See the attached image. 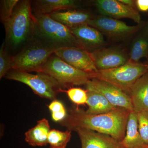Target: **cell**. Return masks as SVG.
I'll return each instance as SVG.
<instances>
[{"instance_id": "7c38bea8", "label": "cell", "mask_w": 148, "mask_h": 148, "mask_svg": "<svg viewBox=\"0 0 148 148\" xmlns=\"http://www.w3.org/2000/svg\"><path fill=\"white\" fill-rule=\"evenodd\" d=\"M90 52L98 71L117 68L126 64L129 60L123 52L116 49H99Z\"/></svg>"}, {"instance_id": "9c48e42d", "label": "cell", "mask_w": 148, "mask_h": 148, "mask_svg": "<svg viewBox=\"0 0 148 148\" xmlns=\"http://www.w3.org/2000/svg\"><path fill=\"white\" fill-rule=\"evenodd\" d=\"M86 90H94L101 93L110 103L116 107L134 111L130 96L110 83L92 78L86 83Z\"/></svg>"}, {"instance_id": "d4e9b609", "label": "cell", "mask_w": 148, "mask_h": 148, "mask_svg": "<svg viewBox=\"0 0 148 148\" xmlns=\"http://www.w3.org/2000/svg\"><path fill=\"white\" fill-rule=\"evenodd\" d=\"M69 99L77 105L87 103V91L79 88H71L66 91Z\"/></svg>"}, {"instance_id": "603a6c76", "label": "cell", "mask_w": 148, "mask_h": 148, "mask_svg": "<svg viewBox=\"0 0 148 148\" xmlns=\"http://www.w3.org/2000/svg\"><path fill=\"white\" fill-rule=\"evenodd\" d=\"M12 57L9 55L4 42L0 49V79L6 75L10 69H12Z\"/></svg>"}, {"instance_id": "30bf717a", "label": "cell", "mask_w": 148, "mask_h": 148, "mask_svg": "<svg viewBox=\"0 0 148 148\" xmlns=\"http://www.w3.org/2000/svg\"><path fill=\"white\" fill-rule=\"evenodd\" d=\"M54 53L67 64L82 71L90 74L98 71L90 52L85 49L62 47L56 49Z\"/></svg>"}, {"instance_id": "484cf974", "label": "cell", "mask_w": 148, "mask_h": 148, "mask_svg": "<svg viewBox=\"0 0 148 148\" xmlns=\"http://www.w3.org/2000/svg\"><path fill=\"white\" fill-rule=\"evenodd\" d=\"M138 130L141 138L146 145H148V111L137 113Z\"/></svg>"}, {"instance_id": "7402d4cb", "label": "cell", "mask_w": 148, "mask_h": 148, "mask_svg": "<svg viewBox=\"0 0 148 148\" xmlns=\"http://www.w3.org/2000/svg\"><path fill=\"white\" fill-rule=\"evenodd\" d=\"M71 138L70 130L61 131L58 130H51L48 138V144L50 148H66Z\"/></svg>"}, {"instance_id": "8992f818", "label": "cell", "mask_w": 148, "mask_h": 148, "mask_svg": "<svg viewBox=\"0 0 148 148\" xmlns=\"http://www.w3.org/2000/svg\"><path fill=\"white\" fill-rule=\"evenodd\" d=\"M6 78L27 85L35 94L51 101L55 100L58 93L64 91L53 78L43 72L32 74L12 70L8 72Z\"/></svg>"}, {"instance_id": "ffe728a7", "label": "cell", "mask_w": 148, "mask_h": 148, "mask_svg": "<svg viewBox=\"0 0 148 148\" xmlns=\"http://www.w3.org/2000/svg\"><path fill=\"white\" fill-rule=\"evenodd\" d=\"M148 56V21L138 32L133 41L128 61L138 63L140 59Z\"/></svg>"}, {"instance_id": "4fadbf2b", "label": "cell", "mask_w": 148, "mask_h": 148, "mask_svg": "<svg viewBox=\"0 0 148 148\" xmlns=\"http://www.w3.org/2000/svg\"><path fill=\"white\" fill-rule=\"evenodd\" d=\"M82 148H125L121 141L110 135L90 130L77 128Z\"/></svg>"}, {"instance_id": "9a60e30c", "label": "cell", "mask_w": 148, "mask_h": 148, "mask_svg": "<svg viewBox=\"0 0 148 148\" xmlns=\"http://www.w3.org/2000/svg\"><path fill=\"white\" fill-rule=\"evenodd\" d=\"M130 96L134 111H148V71L136 82Z\"/></svg>"}, {"instance_id": "2e32d148", "label": "cell", "mask_w": 148, "mask_h": 148, "mask_svg": "<svg viewBox=\"0 0 148 148\" xmlns=\"http://www.w3.org/2000/svg\"><path fill=\"white\" fill-rule=\"evenodd\" d=\"M54 20L69 28H74L85 24L93 18L90 13L84 11L69 10L65 12H56L49 14Z\"/></svg>"}, {"instance_id": "277c9868", "label": "cell", "mask_w": 148, "mask_h": 148, "mask_svg": "<svg viewBox=\"0 0 148 148\" xmlns=\"http://www.w3.org/2000/svg\"><path fill=\"white\" fill-rule=\"evenodd\" d=\"M148 71L147 64L128 61L123 66L90 73L91 79L105 81L115 86L128 95L136 82Z\"/></svg>"}, {"instance_id": "52a82bcc", "label": "cell", "mask_w": 148, "mask_h": 148, "mask_svg": "<svg viewBox=\"0 0 148 148\" xmlns=\"http://www.w3.org/2000/svg\"><path fill=\"white\" fill-rule=\"evenodd\" d=\"M41 72L52 77L62 88L86 85L91 79V74L74 68L54 53L49 58Z\"/></svg>"}, {"instance_id": "7a4b0ae2", "label": "cell", "mask_w": 148, "mask_h": 148, "mask_svg": "<svg viewBox=\"0 0 148 148\" xmlns=\"http://www.w3.org/2000/svg\"><path fill=\"white\" fill-rule=\"evenodd\" d=\"M4 25L6 41L10 47L16 48L31 40L35 36L36 27L31 1H19L12 16Z\"/></svg>"}, {"instance_id": "4316f807", "label": "cell", "mask_w": 148, "mask_h": 148, "mask_svg": "<svg viewBox=\"0 0 148 148\" xmlns=\"http://www.w3.org/2000/svg\"><path fill=\"white\" fill-rule=\"evenodd\" d=\"M48 108L51 112V113L58 112L66 110L62 102L56 99L52 101L49 105Z\"/></svg>"}, {"instance_id": "f546056e", "label": "cell", "mask_w": 148, "mask_h": 148, "mask_svg": "<svg viewBox=\"0 0 148 148\" xmlns=\"http://www.w3.org/2000/svg\"><path fill=\"white\" fill-rule=\"evenodd\" d=\"M144 148H148V145H147L145 146Z\"/></svg>"}, {"instance_id": "4dcf8cb0", "label": "cell", "mask_w": 148, "mask_h": 148, "mask_svg": "<svg viewBox=\"0 0 148 148\" xmlns=\"http://www.w3.org/2000/svg\"><path fill=\"white\" fill-rule=\"evenodd\" d=\"M147 59H148V61H147V67H148V57H147Z\"/></svg>"}, {"instance_id": "44dd1931", "label": "cell", "mask_w": 148, "mask_h": 148, "mask_svg": "<svg viewBox=\"0 0 148 148\" xmlns=\"http://www.w3.org/2000/svg\"><path fill=\"white\" fill-rule=\"evenodd\" d=\"M87 91V104L88 108L85 111L90 115H98L106 113L116 108L108 101L103 95L94 90Z\"/></svg>"}, {"instance_id": "ac0fdd59", "label": "cell", "mask_w": 148, "mask_h": 148, "mask_svg": "<svg viewBox=\"0 0 148 148\" xmlns=\"http://www.w3.org/2000/svg\"><path fill=\"white\" fill-rule=\"evenodd\" d=\"M48 121L45 118L37 122V124L25 133V140L33 147H42L48 144V138L50 131Z\"/></svg>"}, {"instance_id": "3957f363", "label": "cell", "mask_w": 148, "mask_h": 148, "mask_svg": "<svg viewBox=\"0 0 148 148\" xmlns=\"http://www.w3.org/2000/svg\"><path fill=\"white\" fill-rule=\"evenodd\" d=\"M35 36L49 47L56 49L65 47L84 48L70 28L51 18L49 14L35 13Z\"/></svg>"}, {"instance_id": "f1b7e54d", "label": "cell", "mask_w": 148, "mask_h": 148, "mask_svg": "<svg viewBox=\"0 0 148 148\" xmlns=\"http://www.w3.org/2000/svg\"><path fill=\"white\" fill-rule=\"evenodd\" d=\"M119 1L125 5L132 7L136 8L135 1L132 0H119Z\"/></svg>"}, {"instance_id": "cb8c5ba5", "label": "cell", "mask_w": 148, "mask_h": 148, "mask_svg": "<svg viewBox=\"0 0 148 148\" xmlns=\"http://www.w3.org/2000/svg\"><path fill=\"white\" fill-rule=\"evenodd\" d=\"M19 1L18 0H2L1 1L0 16L1 21L3 24H5L12 16Z\"/></svg>"}, {"instance_id": "5bb4252c", "label": "cell", "mask_w": 148, "mask_h": 148, "mask_svg": "<svg viewBox=\"0 0 148 148\" xmlns=\"http://www.w3.org/2000/svg\"><path fill=\"white\" fill-rule=\"evenodd\" d=\"M70 29L85 49L88 51L102 46L106 42L103 34L98 29L88 24Z\"/></svg>"}, {"instance_id": "e0dca14e", "label": "cell", "mask_w": 148, "mask_h": 148, "mask_svg": "<svg viewBox=\"0 0 148 148\" xmlns=\"http://www.w3.org/2000/svg\"><path fill=\"white\" fill-rule=\"evenodd\" d=\"M121 143L125 148H144L147 146L143 142L138 130V114L130 112L126 126V132Z\"/></svg>"}, {"instance_id": "d6986e66", "label": "cell", "mask_w": 148, "mask_h": 148, "mask_svg": "<svg viewBox=\"0 0 148 148\" xmlns=\"http://www.w3.org/2000/svg\"><path fill=\"white\" fill-rule=\"evenodd\" d=\"M76 3L74 0H36L33 2L34 13L45 14L75 8Z\"/></svg>"}, {"instance_id": "6da1fadb", "label": "cell", "mask_w": 148, "mask_h": 148, "mask_svg": "<svg viewBox=\"0 0 148 148\" xmlns=\"http://www.w3.org/2000/svg\"><path fill=\"white\" fill-rule=\"evenodd\" d=\"M131 111L117 108L113 110L98 115H90L79 108L71 111L62 124L69 130L77 128L90 130L110 135L119 141L123 140L126 132L127 120Z\"/></svg>"}, {"instance_id": "83f0119b", "label": "cell", "mask_w": 148, "mask_h": 148, "mask_svg": "<svg viewBox=\"0 0 148 148\" xmlns=\"http://www.w3.org/2000/svg\"><path fill=\"white\" fill-rule=\"evenodd\" d=\"M135 4L138 9L141 12L148 11V0H137Z\"/></svg>"}, {"instance_id": "8fae6325", "label": "cell", "mask_w": 148, "mask_h": 148, "mask_svg": "<svg viewBox=\"0 0 148 148\" xmlns=\"http://www.w3.org/2000/svg\"><path fill=\"white\" fill-rule=\"evenodd\" d=\"M95 5L103 16L116 19L129 18L138 24L141 22V16L137 8L125 5L119 0H97Z\"/></svg>"}, {"instance_id": "5b68a950", "label": "cell", "mask_w": 148, "mask_h": 148, "mask_svg": "<svg viewBox=\"0 0 148 148\" xmlns=\"http://www.w3.org/2000/svg\"><path fill=\"white\" fill-rule=\"evenodd\" d=\"M55 50L39 40H32L12 57V70L29 73L41 72Z\"/></svg>"}, {"instance_id": "ba28073f", "label": "cell", "mask_w": 148, "mask_h": 148, "mask_svg": "<svg viewBox=\"0 0 148 148\" xmlns=\"http://www.w3.org/2000/svg\"><path fill=\"white\" fill-rule=\"evenodd\" d=\"M146 23L141 22L136 26H130L118 19L103 16L93 17L88 22V25L110 38H120L137 33Z\"/></svg>"}]
</instances>
